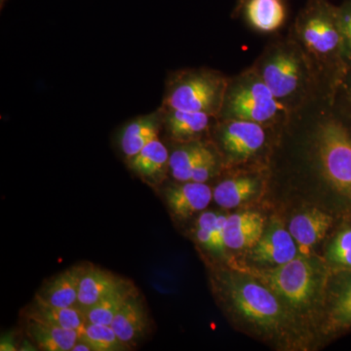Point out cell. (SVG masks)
<instances>
[{
    "label": "cell",
    "instance_id": "1",
    "mask_svg": "<svg viewBox=\"0 0 351 351\" xmlns=\"http://www.w3.org/2000/svg\"><path fill=\"white\" fill-rule=\"evenodd\" d=\"M251 66L289 112L301 107L323 88L337 86L323 78L290 32L270 40Z\"/></svg>",
    "mask_w": 351,
    "mask_h": 351
},
{
    "label": "cell",
    "instance_id": "2",
    "mask_svg": "<svg viewBox=\"0 0 351 351\" xmlns=\"http://www.w3.org/2000/svg\"><path fill=\"white\" fill-rule=\"evenodd\" d=\"M290 34L301 44L323 78L338 85L346 66L337 5L330 0H307Z\"/></svg>",
    "mask_w": 351,
    "mask_h": 351
},
{
    "label": "cell",
    "instance_id": "3",
    "mask_svg": "<svg viewBox=\"0 0 351 351\" xmlns=\"http://www.w3.org/2000/svg\"><path fill=\"white\" fill-rule=\"evenodd\" d=\"M288 114V108L277 100L252 66L228 78L219 119L247 120L278 126Z\"/></svg>",
    "mask_w": 351,
    "mask_h": 351
},
{
    "label": "cell",
    "instance_id": "4",
    "mask_svg": "<svg viewBox=\"0 0 351 351\" xmlns=\"http://www.w3.org/2000/svg\"><path fill=\"white\" fill-rule=\"evenodd\" d=\"M228 77L215 69H184L175 71L166 82L161 108L203 112L218 117Z\"/></svg>",
    "mask_w": 351,
    "mask_h": 351
},
{
    "label": "cell",
    "instance_id": "5",
    "mask_svg": "<svg viewBox=\"0 0 351 351\" xmlns=\"http://www.w3.org/2000/svg\"><path fill=\"white\" fill-rule=\"evenodd\" d=\"M215 132L221 151L230 163H244L255 158L267 145V126L240 119H219L215 122Z\"/></svg>",
    "mask_w": 351,
    "mask_h": 351
},
{
    "label": "cell",
    "instance_id": "6",
    "mask_svg": "<svg viewBox=\"0 0 351 351\" xmlns=\"http://www.w3.org/2000/svg\"><path fill=\"white\" fill-rule=\"evenodd\" d=\"M263 277L277 295L295 307L306 306L313 301L317 288L313 265L302 257L277 265L265 271Z\"/></svg>",
    "mask_w": 351,
    "mask_h": 351
},
{
    "label": "cell",
    "instance_id": "7",
    "mask_svg": "<svg viewBox=\"0 0 351 351\" xmlns=\"http://www.w3.org/2000/svg\"><path fill=\"white\" fill-rule=\"evenodd\" d=\"M230 295L237 311L255 324L274 327L282 318L276 295L255 281L235 279L230 284Z\"/></svg>",
    "mask_w": 351,
    "mask_h": 351
},
{
    "label": "cell",
    "instance_id": "8",
    "mask_svg": "<svg viewBox=\"0 0 351 351\" xmlns=\"http://www.w3.org/2000/svg\"><path fill=\"white\" fill-rule=\"evenodd\" d=\"M162 119V128L171 140L177 144L201 140L210 131L218 117L203 112L159 108Z\"/></svg>",
    "mask_w": 351,
    "mask_h": 351
},
{
    "label": "cell",
    "instance_id": "9",
    "mask_svg": "<svg viewBox=\"0 0 351 351\" xmlns=\"http://www.w3.org/2000/svg\"><path fill=\"white\" fill-rule=\"evenodd\" d=\"M298 245L280 221H272L253 247V258L258 263L280 265L297 257Z\"/></svg>",
    "mask_w": 351,
    "mask_h": 351
},
{
    "label": "cell",
    "instance_id": "10",
    "mask_svg": "<svg viewBox=\"0 0 351 351\" xmlns=\"http://www.w3.org/2000/svg\"><path fill=\"white\" fill-rule=\"evenodd\" d=\"M235 12L242 13L247 25L263 34L280 31L288 18L286 0H244Z\"/></svg>",
    "mask_w": 351,
    "mask_h": 351
},
{
    "label": "cell",
    "instance_id": "11",
    "mask_svg": "<svg viewBox=\"0 0 351 351\" xmlns=\"http://www.w3.org/2000/svg\"><path fill=\"white\" fill-rule=\"evenodd\" d=\"M149 317L138 292L127 300L110 326L129 348H136L149 331Z\"/></svg>",
    "mask_w": 351,
    "mask_h": 351
},
{
    "label": "cell",
    "instance_id": "12",
    "mask_svg": "<svg viewBox=\"0 0 351 351\" xmlns=\"http://www.w3.org/2000/svg\"><path fill=\"white\" fill-rule=\"evenodd\" d=\"M166 202L177 218L186 219L206 209L213 191L205 182H182L165 189Z\"/></svg>",
    "mask_w": 351,
    "mask_h": 351
},
{
    "label": "cell",
    "instance_id": "13",
    "mask_svg": "<svg viewBox=\"0 0 351 351\" xmlns=\"http://www.w3.org/2000/svg\"><path fill=\"white\" fill-rule=\"evenodd\" d=\"M162 129L160 110L131 120L122 128L119 137L120 149L127 160L159 138Z\"/></svg>",
    "mask_w": 351,
    "mask_h": 351
},
{
    "label": "cell",
    "instance_id": "14",
    "mask_svg": "<svg viewBox=\"0 0 351 351\" xmlns=\"http://www.w3.org/2000/svg\"><path fill=\"white\" fill-rule=\"evenodd\" d=\"M265 232V219L253 211L239 212L226 219L225 243L226 249L243 250L253 248Z\"/></svg>",
    "mask_w": 351,
    "mask_h": 351
},
{
    "label": "cell",
    "instance_id": "15",
    "mask_svg": "<svg viewBox=\"0 0 351 351\" xmlns=\"http://www.w3.org/2000/svg\"><path fill=\"white\" fill-rule=\"evenodd\" d=\"M170 152L166 145L157 138L145 145L135 156L127 160L129 168L145 182L161 184L169 171Z\"/></svg>",
    "mask_w": 351,
    "mask_h": 351
},
{
    "label": "cell",
    "instance_id": "16",
    "mask_svg": "<svg viewBox=\"0 0 351 351\" xmlns=\"http://www.w3.org/2000/svg\"><path fill=\"white\" fill-rule=\"evenodd\" d=\"M83 269L84 267H73L60 272L44 284L36 297L51 306H76Z\"/></svg>",
    "mask_w": 351,
    "mask_h": 351
},
{
    "label": "cell",
    "instance_id": "17",
    "mask_svg": "<svg viewBox=\"0 0 351 351\" xmlns=\"http://www.w3.org/2000/svg\"><path fill=\"white\" fill-rule=\"evenodd\" d=\"M332 219L318 209L307 210L291 219L289 232L298 247L309 250L323 239L331 228Z\"/></svg>",
    "mask_w": 351,
    "mask_h": 351
},
{
    "label": "cell",
    "instance_id": "18",
    "mask_svg": "<svg viewBox=\"0 0 351 351\" xmlns=\"http://www.w3.org/2000/svg\"><path fill=\"white\" fill-rule=\"evenodd\" d=\"M124 280L125 279L100 267H89L83 269L76 307L84 313L108 293L119 287Z\"/></svg>",
    "mask_w": 351,
    "mask_h": 351
},
{
    "label": "cell",
    "instance_id": "19",
    "mask_svg": "<svg viewBox=\"0 0 351 351\" xmlns=\"http://www.w3.org/2000/svg\"><path fill=\"white\" fill-rule=\"evenodd\" d=\"M29 319L40 321L64 329L75 330L80 337L87 325L86 317L77 307H57L46 304L36 297L27 313Z\"/></svg>",
    "mask_w": 351,
    "mask_h": 351
},
{
    "label": "cell",
    "instance_id": "20",
    "mask_svg": "<svg viewBox=\"0 0 351 351\" xmlns=\"http://www.w3.org/2000/svg\"><path fill=\"white\" fill-rule=\"evenodd\" d=\"M27 320L25 332L38 350L69 351L80 339V335L75 330L64 329L29 318Z\"/></svg>",
    "mask_w": 351,
    "mask_h": 351
},
{
    "label": "cell",
    "instance_id": "21",
    "mask_svg": "<svg viewBox=\"0 0 351 351\" xmlns=\"http://www.w3.org/2000/svg\"><path fill=\"white\" fill-rule=\"evenodd\" d=\"M213 149L202 140L179 144L170 154L169 169L176 181L189 182L191 174Z\"/></svg>",
    "mask_w": 351,
    "mask_h": 351
},
{
    "label": "cell",
    "instance_id": "22",
    "mask_svg": "<svg viewBox=\"0 0 351 351\" xmlns=\"http://www.w3.org/2000/svg\"><path fill=\"white\" fill-rule=\"evenodd\" d=\"M261 182L253 175H240L219 182L213 191V198L221 207L230 209L250 199L260 189Z\"/></svg>",
    "mask_w": 351,
    "mask_h": 351
},
{
    "label": "cell",
    "instance_id": "23",
    "mask_svg": "<svg viewBox=\"0 0 351 351\" xmlns=\"http://www.w3.org/2000/svg\"><path fill=\"white\" fill-rule=\"evenodd\" d=\"M138 292L130 281L124 280L119 287L106 295L103 299L84 311L88 323L110 325L121 307L132 295Z\"/></svg>",
    "mask_w": 351,
    "mask_h": 351
},
{
    "label": "cell",
    "instance_id": "24",
    "mask_svg": "<svg viewBox=\"0 0 351 351\" xmlns=\"http://www.w3.org/2000/svg\"><path fill=\"white\" fill-rule=\"evenodd\" d=\"M80 341L86 343L92 351H123L130 348L124 345L110 325L88 323Z\"/></svg>",
    "mask_w": 351,
    "mask_h": 351
},
{
    "label": "cell",
    "instance_id": "25",
    "mask_svg": "<svg viewBox=\"0 0 351 351\" xmlns=\"http://www.w3.org/2000/svg\"><path fill=\"white\" fill-rule=\"evenodd\" d=\"M328 258L332 265L351 269V228L338 233L328 249Z\"/></svg>",
    "mask_w": 351,
    "mask_h": 351
},
{
    "label": "cell",
    "instance_id": "26",
    "mask_svg": "<svg viewBox=\"0 0 351 351\" xmlns=\"http://www.w3.org/2000/svg\"><path fill=\"white\" fill-rule=\"evenodd\" d=\"M331 324L343 328L351 326V278L348 279L339 291L332 307Z\"/></svg>",
    "mask_w": 351,
    "mask_h": 351
},
{
    "label": "cell",
    "instance_id": "27",
    "mask_svg": "<svg viewBox=\"0 0 351 351\" xmlns=\"http://www.w3.org/2000/svg\"><path fill=\"white\" fill-rule=\"evenodd\" d=\"M337 17L343 38V61L348 69L351 66V0H343L337 5Z\"/></svg>",
    "mask_w": 351,
    "mask_h": 351
},
{
    "label": "cell",
    "instance_id": "28",
    "mask_svg": "<svg viewBox=\"0 0 351 351\" xmlns=\"http://www.w3.org/2000/svg\"><path fill=\"white\" fill-rule=\"evenodd\" d=\"M218 215L216 212L208 211L200 215L196 223V239L201 246L208 251L211 249L212 232Z\"/></svg>",
    "mask_w": 351,
    "mask_h": 351
},
{
    "label": "cell",
    "instance_id": "29",
    "mask_svg": "<svg viewBox=\"0 0 351 351\" xmlns=\"http://www.w3.org/2000/svg\"><path fill=\"white\" fill-rule=\"evenodd\" d=\"M219 168V158L214 151L205 157L193 170L191 181L196 182H206L216 174Z\"/></svg>",
    "mask_w": 351,
    "mask_h": 351
},
{
    "label": "cell",
    "instance_id": "30",
    "mask_svg": "<svg viewBox=\"0 0 351 351\" xmlns=\"http://www.w3.org/2000/svg\"><path fill=\"white\" fill-rule=\"evenodd\" d=\"M228 217L223 214H219L215 223L213 232H212L211 249L210 252L216 255H223L226 247L225 243V228Z\"/></svg>",
    "mask_w": 351,
    "mask_h": 351
},
{
    "label": "cell",
    "instance_id": "31",
    "mask_svg": "<svg viewBox=\"0 0 351 351\" xmlns=\"http://www.w3.org/2000/svg\"><path fill=\"white\" fill-rule=\"evenodd\" d=\"M337 90L346 105L351 110V66L346 69L337 85Z\"/></svg>",
    "mask_w": 351,
    "mask_h": 351
},
{
    "label": "cell",
    "instance_id": "32",
    "mask_svg": "<svg viewBox=\"0 0 351 351\" xmlns=\"http://www.w3.org/2000/svg\"><path fill=\"white\" fill-rule=\"evenodd\" d=\"M0 350L1 351H15L17 350L15 345V339L12 335H6L2 337L1 343H0Z\"/></svg>",
    "mask_w": 351,
    "mask_h": 351
},
{
    "label": "cell",
    "instance_id": "33",
    "mask_svg": "<svg viewBox=\"0 0 351 351\" xmlns=\"http://www.w3.org/2000/svg\"><path fill=\"white\" fill-rule=\"evenodd\" d=\"M73 350V351H92L91 348H90L89 346H88L86 345V343H83V341H80V339H78L77 343H75V346H73V350Z\"/></svg>",
    "mask_w": 351,
    "mask_h": 351
},
{
    "label": "cell",
    "instance_id": "34",
    "mask_svg": "<svg viewBox=\"0 0 351 351\" xmlns=\"http://www.w3.org/2000/svg\"><path fill=\"white\" fill-rule=\"evenodd\" d=\"M6 0H0V3H1V7L4 5V3H5Z\"/></svg>",
    "mask_w": 351,
    "mask_h": 351
},
{
    "label": "cell",
    "instance_id": "35",
    "mask_svg": "<svg viewBox=\"0 0 351 351\" xmlns=\"http://www.w3.org/2000/svg\"><path fill=\"white\" fill-rule=\"evenodd\" d=\"M243 1H244V0H239V1H237V5H239V4H241L242 2H243Z\"/></svg>",
    "mask_w": 351,
    "mask_h": 351
}]
</instances>
